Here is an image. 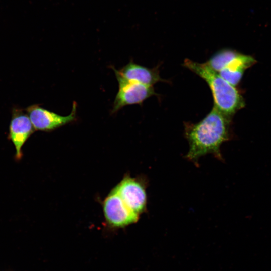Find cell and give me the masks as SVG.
Wrapping results in <instances>:
<instances>
[{"label":"cell","mask_w":271,"mask_h":271,"mask_svg":"<svg viewBox=\"0 0 271 271\" xmlns=\"http://www.w3.org/2000/svg\"><path fill=\"white\" fill-rule=\"evenodd\" d=\"M118 82H134L148 86H153L159 81H164L159 75L157 67L149 68L137 64L131 60L119 70L112 66Z\"/></svg>","instance_id":"52a82bcc"},{"label":"cell","mask_w":271,"mask_h":271,"mask_svg":"<svg viewBox=\"0 0 271 271\" xmlns=\"http://www.w3.org/2000/svg\"><path fill=\"white\" fill-rule=\"evenodd\" d=\"M118 85L111 111L112 114L127 105H141L145 100L156 95L152 86L134 82H118Z\"/></svg>","instance_id":"8992f818"},{"label":"cell","mask_w":271,"mask_h":271,"mask_svg":"<svg viewBox=\"0 0 271 271\" xmlns=\"http://www.w3.org/2000/svg\"><path fill=\"white\" fill-rule=\"evenodd\" d=\"M35 130L27 113L20 110L13 111L9 126L8 139L15 149V159L20 160L22 157V149L28 138Z\"/></svg>","instance_id":"ba28073f"},{"label":"cell","mask_w":271,"mask_h":271,"mask_svg":"<svg viewBox=\"0 0 271 271\" xmlns=\"http://www.w3.org/2000/svg\"><path fill=\"white\" fill-rule=\"evenodd\" d=\"M231 117L214 106L210 112L197 123H186L185 134L189 149L186 158L197 162L198 159L207 154H212L222 159L220 147L230 139Z\"/></svg>","instance_id":"6da1fadb"},{"label":"cell","mask_w":271,"mask_h":271,"mask_svg":"<svg viewBox=\"0 0 271 271\" xmlns=\"http://www.w3.org/2000/svg\"><path fill=\"white\" fill-rule=\"evenodd\" d=\"M255 62L254 59L250 56L239 53L218 73L231 85L235 86L241 81L245 70Z\"/></svg>","instance_id":"9c48e42d"},{"label":"cell","mask_w":271,"mask_h":271,"mask_svg":"<svg viewBox=\"0 0 271 271\" xmlns=\"http://www.w3.org/2000/svg\"><path fill=\"white\" fill-rule=\"evenodd\" d=\"M239 53L230 49H221L214 54L206 63L210 68L218 73L237 57Z\"/></svg>","instance_id":"30bf717a"},{"label":"cell","mask_w":271,"mask_h":271,"mask_svg":"<svg viewBox=\"0 0 271 271\" xmlns=\"http://www.w3.org/2000/svg\"><path fill=\"white\" fill-rule=\"evenodd\" d=\"M183 65L204 80L209 86L214 98V106L231 117L245 106V101L235 86L231 85L206 63H199L188 59Z\"/></svg>","instance_id":"7a4b0ae2"},{"label":"cell","mask_w":271,"mask_h":271,"mask_svg":"<svg viewBox=\"0 0 271 271\" xmlns=\"http://www.w3.org/2000/svg\"><path fill=\"white\" fill-rule=\"evenodd\" d=\"M77 104L73 103L71 113L62 116L56 113L33 105L26 109V112L35 131L49 132L76 121Z\"/></svg>","instance_id":"3957f363"},{"label":"cell","mask_w":271,"mask_h":271,"mask_svg":"<svg viewBox=\"0 0 271 271\" xmlns=\"http://www.w3.org/2000/svg\"><path fill=\"white\" fill-rule=\"evenodd\" d=\"M113 189L131 210L139 215L146 211L147 197L144 179L125 175Z\"/></svg>","instance_id":"277c9868"},{"label":"cell","mask_w":271,"mask_h":271,"mask_svg":"<svg viewBox=\"0 0 271 271\" xmlns=\"http://www.w3.org/2000/svg\"><path fill=\"white\" fill-rule=\"evenodd\" d=\"M105 220L112 227H122L136 222L139 215L131 210L113 188L102 202Z\"/></svg>","instance_id":"5b68a950"}]
</instances>
